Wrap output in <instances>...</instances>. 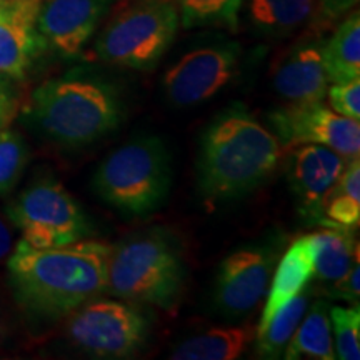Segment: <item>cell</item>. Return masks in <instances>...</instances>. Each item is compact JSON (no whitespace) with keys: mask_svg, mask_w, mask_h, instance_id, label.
Masks as SVG:
<instances>
[{"mask_svg":"<svg viewBox=\"0 0 360 360\" xmlns=\"http://www.w3.org/2000/svg\"><path fill=\"white\" fill-rule=\"evenodd\" d=\"M112 244L82 240L37 249L20 240L7 260L8 283L25 312L57 321L107 290Z\"/></svg>","mask_w":360,"mask_h":360,"instance_id":"obj_1","label":"cell"},{"mask_svg":"<svg viewBox=\"0 0 360 360\" xmlns=\"http://www.w3.org/2000/svg\"><path fill=\"white\" fill-rule=\"evenodd\" d=\"M285 154L282 143L244 107L219 114L202 135L199 192L207 207H215L260 187Z\"/></svg>","mask_w":360,"mask_h":360,"instance_id":"obj_2","label":"cell"},{"mask_svg":"<svg viewBox=\"0 0 360 360\" xmlns=\"http://www.w3.org/2000/svg\"><path fill=\"white\" fill-rule=\"evenodd\" d=\"M124 98L114 82L90 72H70L34 90L30 117L58 146L85 147L119 127Z\"/></svg>","mask_w":360,"mask_h":360,"instance_id":"obj_3","label":"cell"},{"mask_svg":"<svg viewBox=\"0 0 360 360\" xmlns=\"http://www.w3.org/2000/svg\"><path fill=\"white\" fill-rule=\"evenodd\" d=\"M186 276L179 238L167 229L154 227L112 245L105 292L172 312L180 302Z\"/></svg>","mask_w":360,"mask_h":360,"instance_id":"obj_4","label":"cell"},{"mask_svg":"<svg viewBox=\"0 0 360 360\" xmlns=\"http://www.w3.org/2000/svg\"><path fill=\"white\" fill-rule=\"evenodd\" d=\"M172 162L159 137H139L115 148L92 177L101 199L125 215L154 212L167 199Z\"/></svg>","mask_w":360,"mask_h":360,"instance_id":"obj_5","label":"cell"},{"mask_svg":"<svg viewBox=\"0 0 360 360\" xmlns=\"http://www.w3.org/2000/svg\"><path fill=\"white\" fill-rule=\"evenodd\" d=\"M179 27L172 0H134L103 27L94 52L103 64L150 72L172 47Z\"/></svg>","mask_w":360,"mask_h":360,"instance_id":"obj_6","label":"cell"},{"mask_svg":"<svg viewBox=\"0 0 360 360\" xmlns=\"http://www.w3.org/2000/svg\"><path fill=\"white\" fill-rule=\"evenodd\" d=\"M7 215L22 232V240L37 249L74 244L92 231L82 207L52 179L37 180L24 188L7 205Z\"/></svg>","mask_w":360,"mask_h":360,"instance_id":"obj_7","label":"cell"},{"mask_svg":"<svg viewBox=\"0 0 360 360\" xmlns=\"http://www.w3.org/2000/svg\"><path fill=\"white\" fill-rule=\"evenodd\" d=\"M150 323L134 302L92 299L67 315L65 334L96 359H129L146 345Z\"/></svg>","mask_w":360,"mask_h":360,"instance_id":"obj_8","label":"cell"},{"mask_svg":"<svg viewBox=\"0 0 360 360\" xmlns=\"http://www.w3.org/2000/svg\"><path fill=\"white\" fill-rule=\"evenodd\" d=\"M242 49L233 40L219 39L193 47L165 72L162 87L170 103L192 107L209 101L238 74Z\"/></svg>","mask_w":360,"mask_h":360,"instance_id":"obj_9","label":"cell"},{"mask_svg":"<svg viewBox=\"0 0 360 360\" xmlns=\"http://www.w3.org/2000/svg\"><path fill=\"white\" fill-rule=\"evenodd\" d=\"M269 119L283 150L302 143H317L347 160L359 157V120L342 117L322 102L290 103L274 110Z\"/></svg>","mask_w":360,"mask_h":360,"instance_id":"obj_10","label":"cell"},{"mask_svg":"<svg viewBox=\"0 0 360 360\" xmlns=\"http://www.w3.org/2000/svg\"><path fill=\"white\" fill-rule=\"evenodd\" d=\"M278 245L250 247L233 252L220 264L214 289V304L229 319L252 312L269 289Z\"/></svg>","mask_w":360,"mask_h":360,"instance_id":"obj_11","label":"cell"},{"mask_svg":"<svg viewBox=\"0 0 360 360\" xmlns=\"http://www.w3.org/2000/svg\"><path fill=\"white\" fill-rule=\"evenodd\" d=\"M115 0H42L35 29L47 47L77 57L97 32Z\"/></svg>","mask_w":360,"mask_h":360,"instance_id":"obj_12","label":"cell"},{"mask_svg":"<svg viewBox=\"0 0 360 360\" xmlns=\"http://www.w3.org/2000/svg\"><path fill=\"white\" fill-rule=\"evenodd\" d=\"M347 162L337 152L317 143L292 147L287 175L305 222L317 224L323 197L339 180Z\"/></svg>","mask_w":360,"mask_h":360,"instance_id":"obj_13","label":"cell"},{"mask_svg":"<svg viewBox=\"0 0 360 360\" xmlns=\"http://www.w3.org/2000/svg\"><path fill=\"white\" fill-rule=\"evenodd\" d=\"M323 40H299L274 67V90L290 103L322 102L327 97L328 79L323 67Z\"/></svg>","mask_w":360,"mask_h":360,"instance_id":"obj_14","label":"cell"},{"mask_svg":"<svg viewBox=\"0 0 360 360\" xmlns=\"http://www.w3.org/2000/svg\"><path fill=\"white\" fill-rule=\"evenodd\" d=\"M40 4L42 0H29L11 19L0 20V75L24 79L34 58L47 47L35 29Z\"/></svg>","mask_w":360,"mask_h":360,"instance_id":"obj_15","label":"cell"},{"mask_svg":"<svg viewBox=\"0 0 360 360\" xmlns=\"http://www.w3.org/2000/svg\"><path fill=\"white\" fill-rule=\"evenodd\" d=\"M277 262L276 274L270 278L272 283H270L267 302H265L257 330H262L267 326V322L278 309L307 289L309 282L314 278L315 254L310 236L292 242L289 250Z\"/></svg>","mask_w":360,"mask_h":360,"instance_id":"obj_16","label":"cell"},{"mask_svg":"<svg viewBox=\"0 0 360 360\" xmlns=\"http://www.w3.org/2000/svg\"><path fill=\"white\" fill-rule=\"evenodd\" d=\"M242 7L255 34L285 39L312 20L317 0H242Z\"/></svg>","mask_w":360,"mask_h":360,"instance_id":"obj_17","label":"cell"},{"mask_svg":"<svg viewBox=\"0 0 360 360\" xmlns=\"http://www.w3.org/2000/svg\"><path fill=\"white\" fill-rule=\"evenodd\" d=\"M254 340V328L220 327L180 342L170 354L172 360H236Z\"/></svg>","mask_w":360,"mask_h":360,"instance_id":"obj_18","label":"cell"},{"mask_svg":"<svg viewBox=\"0 0 360 360\" xmlns=\"http://www.w3.org/2000/svg\"><path fill=\"white\" fill-rule=\"evenodd\" d=\"M315 254L314 277L330 283L347 272L354 260L359 259V244L354 229L323 227L310 233Z\"/></svg>","mask_w":360,"mask_h":360,"instance_id":"obj_19","label":"cell"},{"mask_svg":"<svg viewBox=\"0 0 360 360\" xmlns=\"http://www.w3.org/2000/svg\"><path fill=\"white\" fill-rule=\"evenodd\" d=\"M317 224L332 229H357L360 224V162H347V167L323 197Z\"/></svg>","mask_w":360,"mask_h":360,"instance_id":"obj_20","label":"cell"},{"mask_svg":"<svg viewBox=\"0 0 360 360\" xmlns=\"http://www.w3.org/2000/svg\"><path fill=\"white\" fill-rule=\"evenodd\" d=\"M323 67L330 84H342L360 77V15L350 13L332 37L323 42Z\"/></svg>","mask_w":360,"mask_h":360,"instance_id":"obj_21","label":"cell"},{"mask_svg":"<svg viewBox=\"0 0 360 360\" xmlns=\"http://www.w3.org/2000/svg\"><path fill=\"white\" fill-rule=\"evenodd\" d=\"M330 305L326 300H317L309 314L304 315L302 326L297 327L294 335L287 344L283 357L294 360L310 357L319 360L335 359L334 344H332Z\"/></svg>","mask_w":360,"mask_h":360,"instance_id":"obj_22","label":"cell"},{"mask_svg":"<svg viewBox=\"0 0 360 360\" xmlns=\"http://www.w3.org/2000/svg\"><path fill=\"white\" fill-rule=\"evenodd\" d=\"M309 305V294L300 292L299 295L289 300L283 307L272 315L262 330H257L255 354L262 359H277L289 344L295 328L302 322Z\"/></svg>","mask_w":360,"mask_h":360,"instance_id":"obj_23","label":"cell"},{"mask_svg":"<svg viewBox=\"0 0 360 360\" xmlns=\"http://www.w3.org/2000/svg\"><path fill=\"white\" fill-rule=\"evenodd\" d=\"M186 29L217 27L236 32L242 0H172Z\"/></svg>","mask_w":360,"mask_h":360,"instance_id":"obj_24","label":"cell"},{"mask_svg":"<svg viewBox=\"0 0 360 360\" xmlns=\"http://www.w3.org/2000/svg\"><path fill=\"white\" fill-rule=\"evenodd\" d=\"M29 148L15 130H0V195L8 193L24 174Z\"/></svg>","mask_w":360,"mask_h":360,"instance_id":"obj_25","label":"cell"},{"mask_svg":"<svg viewBox=\"0 0 360 360\" xmlns=\"http://www.w3.org/2000/svg\"><path fill=\"white\" fill-rule=\"evenodd\" d=\"M330 326L335 335V357L340 360L360 359V309L357 305L350 307H330Z\"/></svg>","mask_w":360,"mask_h":360,"instance_id":"obj_26","label":"cell"},{"mask_svg":"<svg viewBox=\"0 0 360 360\" xmlns=\"http://www.w3.org/2000/svg\"><path fill=\"white\" fill-rule=\"evenodd\" d=\"M327 94L332 110L347 119H360V77L349 82L332 84Z\"/></svg>","mask_w":360,"mask_h":360,"instance_id":"obj_27","label":"cell"},{"mask_svg":"<svg viewBox=\"0 0 360 360\" xmlns=\"http://www.w3.org/2000/svg\"><path fill=\"white\" fill-rule=\"evenodd\" d=\"M359 274H360V264L359 259L354 260V264L350 265L347 272L344 274L340 278L330 282V287L326 290L328 299L334 300H345L350 305L359 304V295H360V283H359Z\"/></svg>","mask_w":360,"mask_h":360,"instance_id":"obj_28","label":"cell"},{"mask_svg":"<svg viewBox=\"0 0 360 360\" xmlns=\"http://www.w3.org/2000/svg\"><path fill=\"white\" fill-rule=\"evenodd\" d=\"M19 112V97L7 79L0 75V130L8 129Z\"/></svg>","mask_w":360,"mask_h":360,"instance_id":"obj_29","label":"cell"},{"mask_svg":"<svg viewBox=\"0 0 360 360\" xmlns=\"http://www.w3.org/2000/svg\"><path fill=\"white\" fill-rule=\"evenodd\" d=\"M357 2L359 0H319L323 17H327L328 20L339 19L354 6H357Z\"/></svg>","mask_w":360,"mask_h":360,"instance_id":"obj_30","label":"cell"},{"mask_svg":"<svg viewBox=\"0 0 360 360\" xmlns=\"http://www.w3.org/2000/svg\"><path fill=\"white\" fill-rule=\"evenodd\" d=\"M12 249H13L12 231L6 220L0 217V262L11 255Z\"/></svg>","mask_w":360,"mask_h":360,"instance_id":"obj_31","label":"cell"},{"mask_svg":"<svg viewBox=\"0 0 360 360\" xmlns=\"http://www.w3.org/2000/svg\"><path fill=\"white\" fill-rule=\"evenodd\" d=\"M29 0H0V20L11 19L17 12L22 11Z\"/></svg>","mask_w":360,"mask_h":360,"instance_id":"obj_32","label":"cell"},{"mask_svg":"<svg viewBox=\"0 0 360 360\" xmlns=\"http://www.w3.org/2000/svg\"><path fill=\"white\" fill-rule=\"evenodd\" d=\"M7 330H8L7 319H6V315H4L2 310H0V344H2V342L6 340V337H7Z\"/></svg>","mask_w":360,"mask_h":360,"instance_id":"obj_33","label":"cell"}]
</instances>
